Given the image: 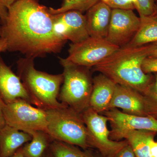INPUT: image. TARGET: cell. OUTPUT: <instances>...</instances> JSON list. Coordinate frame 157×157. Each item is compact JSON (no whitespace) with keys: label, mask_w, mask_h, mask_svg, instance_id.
I'll use <instances>...</instances> for the list:
<instances>
[{"label":"cell","mask_w":157,"mask_h":157,"mask_svg":"<svg viewBox=\"0 0 157 157\" xmlns=\"http://www.w3.org/2000/svg\"><path fill=\"white\" fill-rule=\"evenodd\" d=\"M8 10L0 21V38L6 40L7 51L33 59L60 52L67 41L57 36L53 15L39 0H17Z\"/></svg>","instance_id":"1"},{"label":"cell","mask_w":157,"mask_h":157,"mask_svg":"<svg viewBox=\"0 0 157 157\" xmlns=\"http://www.w3.org/2000/svg\"><path fill=\"white\" fill-rule=\"evenodd\" d=\"M153 44L135 47L126 45L93 67V71L107 76L116 84L136 90L142 94L151 83L154 76L142 68L144 61L149 56Z\"/></svg>","instance_id":"2"},{"label":"cell","mask_w":157,"mask_h":157,"mask_svg":"<svg viewBox=\"0 0 157 157\" xmlns=\"http://www.w3.org/2000/svg\"><path fill=\"white\" fill-rule=\"evenodd\" d=\"M34 59L25 57L17 62L18 76L30 96L33 104L44 110L67 106L57 100L63 81V73L52 75L37 70Z\"/></svg>","instance_id":"3"},{"label":"cell","mask_w":157,"mask_h":157,"mask_svg":"<svg viewBox=\"0 0 157 157\" xmlns=\"http://www.w3.org/2000/svg\"><path fill=\"white\" fill-rule=\"evenodd\" d=\"M63 67V81L59 93L61 103L81 113L90 107L93 82L90 68L59 57Z\"/></svg>","instance_id":"4"},{"label":"cell","mask_w":157,"mask_h":157,"mask_svg":"<svg viewBox=\"0 0 157 157\" xmlns=\"http://www.w3.org/2000/svg\"><path fill=\"white\" fill-rule=\"evenodd\" d=\"M45 110L47 120L46 134L48 136L83 149L90 147L87 129L80 113L67 106Z\"/></svg>","instance_id":"5"},{"label":"cell","mask_w":157,"mask_h":157,"mask_svg":"<svg viewBox=\"0 0 157 157\" xmlns=\"http://www.w3.org/2000/svg\"><path fill=\"white\" fill-rule=\"evenodd\" d=\"M3 113L6 124L19 131L29 134L33 131L47 132L45 110L33 107L23 99L5 104Z\"/></svg>","instance_id":"6"},{"label":"cell","mask_w":157,"mask_h":157,"mask_svg":"<svg viewBox=\"0 0 157 157\" xmlns=\"http://www.w3.org/2000/svg\"><path fill=\"white\" fill-rule=\"evenodd\" d=\"M87 129L88 140L90 147H94L104 157H114L118 152L128 144L126 140L114 141L109 138L107 117L89 107L80 113Z\"/></svg>","instance_id":"7"},{"label":"cell","mask_w":157,"mask_h":157,"mask_svg":"<svg viewBox=\"0 0 157 157\" xmlns=\"http://www.w3.org/2000/svg\"><path fill=\"white\" fill-rule=\"evenodd\" d=\"M119 48L105 38L89 37L79 43H71L66 59L75 64L90 68Z\"/></svg>","instance_id":"8"},{"label":"cell","mask_w":157,"mask_h":157,"mask_svg":"<svg viewBox=\"0 0 157 157\" xmlns=\"http://www.w3.org/2000/svg\"><path fill=\"white\" fill-rule=\"evenodd\" d=\"M102 113L110 123L109 138L113 140H121L124 134L130 131L147 130L157 133V119L152 117L127 114L117 108L108 109Z\"/></svg>","instance_id":"9"},{"label":"cell","mask_w":157,"mask_h":157,"mask_svg":"<svg viewBox=\"0 0 157 157\" xmlns=\"http://www.w3.org/2000/svg\"><path fill=\"white\" fill-rule=\"evenodd\" d=\"M140 19L133 10L112 9L111 19L106 39L120 47L129 44L137 33Z\"/></svg>","instance_id":"10"},{"label":"cell","mask_w":157,"mask_h":157,"mask_svg":"<svg viewBox=\"0 0 157 157\" xmlns=\"http://www.w3.org/2000/svg\"><path fill=\"white\" fill-rule=\"evenodd\" d=\"M53 15L54 30L64 41L79 43L90 37L85 15L77 11H69Z\"/></svg>","instance_id":"11"},{"label":"cell","mask_w":157,"mask_h":157,"mask_svg":"<svg viewBox=\"0 0 157 157\" xmlns=\"http://www.w3.org/2000/svg\"><path fill=\"white\" fill-rule=\"evenodd\" d=\"M0 97L5 104L21 99L33 104L30 96L20 78L0 56Z\"/></svg>","instance_id":"12"},{"label":"cell","mask_w":157,"mask_h":157,"mask_svg":"<svg viewBox=\"0 0 157 157\" xmlns=\"http://www.w3.org/2000/svg\"><path fill=\"white\" fill-rule=\"evenodd\" d=\"M113 108H120L122 112L131 115L147 116L143 94L136 90L120 85H116L108 109Z\"/></svg>","instance_id":"13"},{"label":"cell","mask_w":157,"mask_h":157,"mask_svg":"<svg viewBox=\"0 0 157 157\" xmlns=\"http://www.w3.org/2000/svg\"><path fill=\"white\" fill-rule=\"evenodd\" d=\"M112 9L100 1L86 11L85 14L90 37L106 38L108 33Z\"/></svg>","instance_id":"14"},{"label":"cell","mask_w":157,"mask_h":157,"mask_svg":"<svg viewBox=\"0 0 157 157\" xmlns=\"http://www.w3.org/2000/svg\"><path fill=\"white\" fill-rule=\"evenodd\" d=\"M93 82L90 107L101 114L108 110L116 84L101 73L93 78Z\"/></svg>","instance_id":"15"},{"label":"cell","mask_w":157,"mask_h":157,"mask_svg":"<svg viewBox=\"0 0 157 157\" xmlns=\"http://www.w3.org/2000/svg\"><path fill=\"white\" fill-rule=\"evenodd\" d=\"M32 138L29 133L6 124L0 131V157L11 156Z\"/></svg>","instance_id":"16"},{"label":"cell","mask_w":157,"mask_h":157,"mask_svg":"<svg viewBox=\"0 0 157 157\" xmlns=\"http://www.w3.org/2000/svg\"><path fill=\"white\" fill-rule=\"evenodd\" d=\"M140 17L139 29L127 45L138 47L157 42V18L153 15Z\"/></svg>","instance_id":"17"},{"label":"cell","mask_w":157,"mask_h":157,"mask_svg":"<svg viewBox=\"0 0 157 157\" xmlns=\"http://www.w3.org/2000/svg\"><path fill=\"white\" fill-rule=\"evenodd\" d=\"M156 133L147 130L130 131L124 134L122 139L128 141L136 157H150L149 144Z\"/></svg>","instance_id":"18"},{"label":"cell","mask_w":157,"mask_h":157,"mask_svg":"<svg viewBox=\"0 0 157 157\" xmlns=\"http://www.w3.org/2000/svg\"><path fill=\"white\" fill-rule=\"evenodd\" d=\"M29 134L32 140L21 148L23 155L25 157H42L48 144V135L42 131H33Z\"/></svg>","instance_id":"19"},{"label":"cell","mask_w":157,"mask_h":157,"mask_svg":"<svg viewBox=\"0 0 157 157\" xmlns=\"http://www.w3.org/2000/svg\"><path fill=\"white\" fill-rule=\"evenodd\" d=\"M54 157H94L88 152L83 151L72 144L56 140L51 146Z\"/></svg>","instance_id":"20"},{"label":"cell","mask_w":157,"mask_h":157,"mask_svg":"<svg viewBox=\"0 0 157 157\" xmlns=\"http://www.w3.org/2000/svg\"><path fill=\"white\" fill-rule=\"evenodd\" d=\"M100 0H63L61 6L58 9L48 8L52 14H56L69 11H87Z\"/></svg>","instance_id":"21"},{"label":"cell","mask_w":157,"mask_h":157,"mask_svg":"<svg viewBox=\"0 0 157 157\" xmlns=\"http://www.w3.org/2000/svg\"><path fill=\"white\" fill-rule=\"evenodd\" d=\"M142 94L147 115L157 119V73H155L152 81Z\"/></svg>","instance_id":"22"},{"label":"cell","mask_w":157,"mask_h":157,"mask_svg":"<svg viewBox=\"0 0 157 157\" xmlns=\"http://www.w3.org/2000/svg\"><path fill=\"white\" fill-rule=\"evenodd\" d=\"M136 9L140 17L152 16L154 12V0H136Z\"/></svg>","instance_id":"23"},{"label":"cell","mask_w":157,"mask_h":157,"mask_svg":"<svg viewBox=\"0 0 157 157\" xmlns=\"http://www.w3.org/2000/svg\"><path fill=\"white\" fill-rule=\"evenodd\" d=\"M111 9H136V0H109L106 4Z\"/></svg>","instance_id":"24"},{"label":"cell","mask_w":157,"mask_h":157,"mask_svg":"<svg viewBox=\"0 0 157 157\" xmlns=\"http://www.w3.org/2000/svg\"><path fill=\"white\" fill-rule=\"evenodd\" d=\"M142 70L146 74L157 73V57L148 56L144 61Z\"/></svg>","instance_id":"25"},{"label":"cell","mask_w":157,"mask_h":157,"mask_svg":"<svg viewBox=\"0 0 157 157\" xmlns=\"http://www.w3.org/2000/svg\"><path fill=\"white\" fill-rule=\"evenodd\" d=\"M114 157H136L131 146L128 144L121 149Z\"/></svg>","instance_id":"26"},{"label":"cell","mask_w":157,"mask_h":157,"mask_svg":"<svg viewBox=\"0 0 157 157\" xmlns=\"http://www.w3.org/2000/svg\"><path fill=\"white\" fill-rule=\"evenodd\" d=\"M150 157H157V142L152 139L149 144Z\"/></svg>","instance_id":"27"},{"label":"cell","mask_w":157,"mask_h":157,"mask_svg":"<svg viewBox=\"0 0 157 157\" xmlns=\"http://www.w3.org/2000/svg\"><path fill=\"white\" fill-rule=\"evenodd\" d=\"M5 103L0 97V131L6 126V122L3 113V108Z\"/></svg>","instance_id":"28"},{"label":"cell","mask_w":157,"mask_h":157,"mask_svg":"<svg viewBox=\"0 0 157 157\" xmlns=\"http://www.w3.org/2000/svg\"><path fill=\"white\" fill-rule=\"evenodd\" d=\"M8 9L0 3V21L5 20L8 16Z\"/></svg>","instance_id":"29"},{"label":"cell","mask_w":157,"mask_h":157,"mask_svg":"<svg viewBox=\"0 0 157 157\" xmlns=\"http://www.w3.org/2000/svg\"><path fill=\"white\" fill-rule=\"evenodd\" d=\"M7 42L5 39L0 38V53L7 51Z\"/></svg>","instance_id":"30"},{"label":"cell","mask_w":157,"mask_h":157,"mask_svg":"<svg viewBox=\"0 0 157 157\" xmlns=\"http://www.w3.org/2000/svg\"><path fill=\"white\" fill-rule=\"evenodd\" d=\"M17 0H0V3L6 6L7 9Z\"/></svg>","instance_id":"31"},{"label":"cell","mask_w":157,"mask_h":157,"mask_svg":"<svg viewBox=\"0 0 157 157\" xmlns=\"http://www.w3.org/2000/svg\"><path fill=\"white\" fill-rule=\"evenodd\" d=\"M154 46L150 56H149L156 57H157V42L153 43Z\"/></svg>","instance_id":"32"},{"label":"cell","mask_w":157,"mask_h":157,"mask_svg":"<svg viewBox=\"0 0 157 157\" xmlns=\"http://www.w3.org/2000/svg\"><path fill=\"white\" fill-rule=\"evenodd\" d=\"M10 157H25L23 153L22 149L21 148H19L17 150L16 152L14 155H12Z\"/></svg>","instance_id":"33"},{"label":"cell","mask_w":157,"mask_h":157,"mask_svg":"<svg viewBox=\"0 0 157 157\" xmlns=\"http://www.w3.org/2000/svg\"><path fill=\"white\" fill-rule=\"evenodd\" d=\"M153 16H155V17L157 18V2H155L154 12V14Z\"/></svg>","instance_id":"34"},{"label":"cell","mask_w":157,"mask_h":157,"mask_svg":"<svg viewBox=\"0 0 157 157\" xmlns=\"http://www.w3.org/2000/svg\"><path fill=\"white\" fill-rule=\"evenodd\" d=\"M94 157H104L103 156H102V155L99 152H98V153L97 154L95 155H94Z\"/></svg>","instance_id":"35"},{"label":"cell","mask_w":157,"mask_h":157,"mask_svg":"<svg viewBox=\"0 0 157 157\" xmlns=\"http://www.w3.org/2000/svg\"><path fill=\"white\" fill-rule=\"evenodd\" d=\"M155 2H157V0H154Z\"/></svg>","instance_id":"36"},{"label":"cell","mask_w":157,"mask_h":157,"mask_svg":"<svg viewBox=\"0 0 157 157\" xmlns=\"http://www.w3.org/2000/svg\"><path fill=\"white\" fill-rule=\"evenodd\" d=\"M46 157H51L50 156H48Z\"/></svg>","instance_id":"37"}]
</instances>
